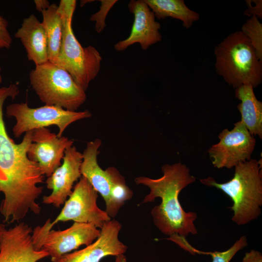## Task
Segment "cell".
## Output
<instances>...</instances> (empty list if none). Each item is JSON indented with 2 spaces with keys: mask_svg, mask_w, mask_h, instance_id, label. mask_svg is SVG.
<instances>
[{
  "mask_svg": "<svg viewBox=\"0 0 262 262\" xmlns=\"http://www.w3.org/2000/svg\"><path fill=\"white\" fill-rule=\"evenodd\" d=\"M19 93L16 84L0 88V193L4 195L0 213L7 223L22 220L29 212L40 213L41 208L36 200L43 189L38 185L43 182L45 177L38 164L27 155L32 143V131L26 132L18 144L6 131L3 104L7 98L14 100Z\"/></svg>",
  "mask_w": 262,
  "mask_h": 262,
  "instance_id": "6da1fadb",
  "label": "cell"
},
{
  "mask_svg": "<svg viewBox=\"0 0 262 262\" xmlns=\"http://www.w3.org/2000/svg\"><path fill=\"white\" fill-rule=\"evenodd\" d=\"M161 169L163 175L159 178L144 176L135 178L137 185L146 186L150 190L142 203L153 202L157 197L161 199V203L154 206L150 213L154 225L162 233L185 237L189 234H197L194 224L197 214L186 212L179 199L180 191L194 182L196 178L190 174L189 168L181 163L164 164Z\"/></svg>",
  "mask_w": 262,
  "mask_h": 262,
  "instance_id": "7a4b0ae2",
  "label": "cell"
},
{
  "mask_svg": "<svg viewBox=\"0 0 262 262\" xmlns=\"http://www.w3.org/2000/svg\"><path fill=\"white\" fill-rule=\"evenodd\" d=\"M233 178L225 183H217L213 178L200 179L205 185L223 191L232 200V220L245 225L258 218L262 205V171L260 161L251 159L235 167Z\"/></svg>",
  "mask_w": 262,
  "mask_h": 262,
  "instance_id": "3957f363",
  "label": "cell"
},
{
  "mask_svg": "<svg viewBox=\"0 0 262 262\" xmlns=\"http://www.w3.org/2000/svg\"><path fill=\"white\" fill-rule=\"evenodd\" d=\"M218 74L235 89L245 84L257 87L262 80V61L241 31L231 33L214 48Z\"/></svg>",
  "mask_w": 262,
  "mask_h": 262,
  "instance_id": "277c9868",
  "label": "cell"
},
{
  "mask_svg": "<svg viewBox=\"0 0 262 262\" xmlns=\"http://www.w3.org/2000/svg\"><path fill=\"white\" fill-rule=\"evenodd\" d=\"M76 6L75 0H61L58 5L63 16V30L59 53L54 64L66 71L86 91L100 70L102 58L95 47H82L75 36L72 21Z\"/></svg>",
  "mask_w": 262,
  "mask_h": 262,
  "instance_id": "5b68a950",
  "label": "cell"
},
{
  "mask_svg": "<svg viewBox=\"0 0 262 262\" xmlns=\"http://www.w3.org/2000/svg\"><path fill=\"white\" fill-rule=\"evenodd\" d=\"M29 79L33 89L45 105L77 111L86 100L85 91L71 75L49 61L36 66Z\"/></svg>",
  "mask_w": 262,
  "mask_h": 262,
  "instance_id": "8992f818",
  "label": "cell"
},
{
  "mask_svg": "<svg viewBox=\"0 0 262 262\" xmlns=\"http://www.w3.org/2000/svg\"><path fill=\"white\" fill-rule=\"evenodd\" d=\"M6 114L16 120L13 128V134L16 138H19L24 133L51 125L58 127L57 135L60 137L71 124L92 116L87 110L70 111L59 106L48 105L33 108L27 102L10 104L6 107Z\"/></svg>",
  "mask_w": 262,
  "mask_h": 262,
  "instance_id": "52a82bcc",
  "label": "cell"
},
{
  "mask_svg": "<svg viewBox=\"0 0 262 262\" xmlns=\"http://www.w3.org/2000/svg\"><path fill=\"white\" fill-rule=\"evenodd\" d=\"M100 231L93 224L78 222L65 229L56 230L49 227L47 220L33 229L32 237L34 249L47 252L51 262H55L80 246L92 243Z\"/></svg>",
  "mask_w": 262,
  "mask_h": 262,
  "instance_id": "ba28073f",
  "label": "cell"
},
{
  "mask_svg": "<svg viewBox=\"0 0 262 262\" xmlns=\"http://www.w3.org/2000/svg\"><path fill=\"white\" fill-rule=\"evenodd\" d=\"M98 193L87 179L82 176L73 187L72 192L64 203L59 214L49 226L53 227L60 222L73 221L74 222L88 223L98 228H102L106 222L111 220L105 211L97 205Z\"/></svg>",
  "mask_w": 262,
  "mask_h": 262,
  "instance_id": "9c48e42d",
  "label": "cell"
},
{
  "mask_svg": "<svg viewBox=\"0 0 262 262\" xmlns=\"http://www.w3.org/2000/svg\"><path fill=\"white\" fill-rule=\"evenodd\" d=\"M234 126L231 130L224 129L218 135L219 142L208 150L214 167L230 169L251 159L256 139L242 121L236 122Z\"/></svg>",
  "mask_w": 262,
  "mask_h": 262,
  "instance_id": "30bf717a",
  "label": "cell"
},
{
  "mask_svg": "<svg viewBox=\"0 0 262 262\" xmlns=\"http://www.w3.org/2000/svg\"><path fill=\"white\" fill-rule=\"evenodd\" d=\"M73 143L67 137H58L47 128L37 129L32 131L27 155L38 164L43 175L49 177L61 165L65 150Z\"/></svg>",
  "mask_w": 262,
  "mask_h": 262,
  "instance_id": "8fae6325",
  "label": "cell"
},
{
  "mask_svg": "<svg viewBox=\"0 0 262 262\" xmlns=\"http://www.w3.org/2000/svg\"><path fill=\"white\" fill-rule=\"evenodd\" d=\"M82 154L72 146L65 151L63 163L46 180L47 188L52 190L43 196L42 202L59 208L71 194L75 182L82 177L80 167Z\"/></svg>",
  "mask_w": 262,
  "mask_h": 262,
  "instance_id": "7c38bea8",
  "label": "cell"
},
{
  "mask_svg": "<svg viewBox=\"0 0 262 262\" xmlns=\"http://www.w3.org/2000/svg\"><path fill=\"white\" fill-rule=\"evenodd\" d=\"M121 228V224L114 219L106 222L92 243L83 249L63 255L55 262H99L107 256L124 254L128 246L118 238Z\"/></svg>",
  "mask_w": 262,
  "mask_h": 262,
  "instance_id": "4fadbf2b",
  "label": "cell"
},
{
  "mask_svg": "<svg viewBox=\"0 0 262 262\" xmlns=\"http://www.w3.org/2000/svg\"><path fill=\"white\" fill-rule=\"evenodd\" d=\"M129 11L134 16V21L129 36L114 46L117 51H124L134 43H139L143 50L160 42L162 35L159 32L160 23L144 0H131L128 4Z\"/></svg>",
  "mask_w": 262,
  "mask_h": 262,
  "instance_id": "5bb4252c",
  "label": "cell"
},
{
  "mask_svg": "<svg viewBox=\"0 0 262 262\" xmlns=\"http://www.w3.org/2000/svg\"><path fill=\"white\" fill-rule=\"evenodd\" d=\"M32 232L23 222L7 229L0 243V262H38L49 256L47 252L34 249Z\"/></svg>",
  "mask_w": 262,
  "mask_h": 262,
  "instance_id": "9a60e30c",
  "label": "cell"
},
{
  "mask_svg": "<svg viewBox=\"0 0 262 262\" xmlns=\"http://www.w3.org/2000/svg\"><path fill=\"white\" fill-rule=\"evenodd\" d=\"M101 144V140L98 138L87 143L82 153L80 170L82 176L85 177L94 189L102 196L105 202V212L107 213L111 207V183L106 169H102L98 162Z\"/></svg>",
  "mask_w": 262,
  "mask_h": 262,
  "instance_id": "2e32d148",
  "label": "cell"
},
{
  "mask_svg": "<svg viewBox=\"0 0 262 262\" xmlns=\"http://www.w3.org/2000/svg\"><path fill=\"white\" fill-rule=\"evenodd\" d=\"M15 37L20 40L28 60L33 62L35 66L49 61L45 30L42 22L34 15L23 19L21 27L15 33Z\"/></svg>",
  "mask_w": 262,
  "mask_h": 262,
  "instance_id": "e0dca14e",
  "label": "cell"
},
{
  "mask_svg": "<svg viewBox=\"0 0 262 262\" xmlns=\"http://www.w3.org/2000/svg\"><path fill=\"white\" fill-rule=\"evenodd\" d=\"M251 85L245 84L235 89V97L241 102L237 109L241 121L250 133L262 138V102L256 98Z\"/></svg>",
  "mask_w": 262,
  "mask_h": 262,
  "instance_id": "ac0fdd59",
  "label": "cell"
},
{
  "mask_svg": "<svg viewBox=\"0 0 262 262\" xmlns=\"http://www.w3.org/2000/svg\"><path fill=\"white\" fill-rule=\"evenodd\" d=\"M42 24L48 43L49 61L54 64L58 56L62 39L63 16L58 5L50 4L42 12Z\"/></svg>",
  "mask_w": 262,
  "mask_h": 262,
  "instance_id": "d6986e66",
  "label": "cell"
},
{
  "mask_svg": "<svg viewBox=\"0 0 262 262\" xmlns=\"http://www.w3.org/2000/svg\"><path fill=\"white\" fill-rule=\"evenodd\" d=\"M158 19L167 17L179 19L186 29L199 19V15L190 9L183 0H144Z\"/></svg>",
  "mask_w": 262,
  "mask_h": 262,
  "instance_id": "ffe728a7",
  "label": "cell"
},
{
  "mask_svg": "<svg viewBox=\"0 0 262 262\" xmlns=\"http://www.w3.org/2000/svg\"><path fill=\"white\" fill-rule=\"evenodd\" d=\"M111 183V207L107 213L111 218L117 214L126 201L131 198L132 190L127 185L125 178L114 166L106 169Z\"/></svg>",
  "mask_w": 262,
  "mask_h": 262,
  "instance_id": "44dd1931",
  "label": "cell"
},
{
  "mask_svg": "<svg viewBox=\"0 0 262 262\" xmlns=\"http://www.w3.org/2000/svg\"><path fill=\"white\" fill-rule=\"evenodd\" d=\"M241 31L248 38L258 58L262 61V24L256 16H251L242 27Z\"/></svg>",
  "mask_w": 262,
  "mask_h": 262,
  "instance_id": "7402d4cb",
  "label": "cell"
},
{
  "mask_svg": "<svg viewBox=\"0 0 262 262\" xmlns=\"http://www.w3.org/2000/svg\"><path fill=\"white\" fill-rule=\"evenodd\" d=\"M248 245L246 237L243 235L235 241L229 249L224 251L210 252L212 262H230L235 254Z\"/></svg>",
  "mask_w": 262,
  "mask_h": 262,
  "instance_id": "603a6c76",
  "label": "cell"
},
{
  "mask_svg": "<svg viewBox=\"0 0 262 262\" xmlns=\"http://www.w3.org/2000/svg\"><path fill=\"white\" fill-rule=\"evenodd\" d=\"M117 0H101L99 10L92 15L90 19L96 22L95 30L98 33H100L104 29L106 24L105 20L108 13Z\"/></svg>",
  "mask_w": 262,
  "mask_h": 262,
  "instance_id": "cb8c5ba5",
  "label": "cell"
},
{
  "mask_svg": "<svg viewBox=\"0 0 262 262\" xmlns=\"http://www.w3.org/2000/svg\"><path fill=\"white\" fill-rule=\"evenodd\" d=\"M8 21L0 15V49H9L12 39L7 30Z\"/></svg>",
  "mask_w": 262,
  "mask_h": 262,
  "instance_id": "d4e9b609",
  "label": "cell"
},
{
  "mask_svg": "<svg viewBox=\"0 0 262 262\" xmlns=\"http://www.w3.org/2000/svg\"><path fill=\"white\" fill-rule=\"evenodd\" d=\"M167 240L172 241L179 245L181 248L188 251L191 254L195 255L196 254L209 255L210 252L201 251L192 247L186 241L185 237L177 234L169 236Z\"/></svg>",
  "mask_w": 262,
  "mask_h": 262,
  "instance_id": "484cf974",
  "label": "cell"
},
{
  "mask_svg": "<svg viewBox=\"0 0 262 262\" xmlns=\"http://www.w3.org/2000/svg\"><path fill=\"white\" fill-rule=\"evenodd\" d=\"M246 0L247 9L245 11L244 14L247 16H256L258 18L262 17V0Z\"/></svg>",
  "mask_w": 262,
  "mask_h": 262,
  "instance_id": "4316f807",
  "label": "cell"
},
{
  "mask_svg": "<svg viewBox=\"0 0 262 262\" xmlns=\"http://www.w3.org/2000/svg\"><path fill=\"white\" fill-rule=\"evenodd\" d=\"M242 262H262V253L258 250L251 249L245 253Z\"/></svg>",
  "mask_w": 262,
  "mask_h": 262,
  "instance_id": "83f0119b",
  "label": "cell"
},
{
  "mask_svg": "<svg viewBox=\"0 0 262 262\" xmlns=\"http://www.w3.org/2000/svg\"><path fill=\"white\" fill-rule=\"evenodd\" d=\"M34 2L36 9L40 12L47 9L50 5L49 2L47 0H35Z\"/></svg>",
  "mask_w": 262,
  "mask_h": 262,
  "instance_id": "f1b7e54d",
  "label": "cell"
},
{
  "mask_svg": "<svg viewBox=\"0 0 262 262\" xmlns=\"http://www.w3.org/2000/svg\"><path fill=\"white\" fill-rule=\"evenodd\" d=\"M115 262H128L126 256L124 254L115 256Z\"/></svg>",
  "mask_w": 262,
  "mask_h": 262,
  "instance_id": "f546056e",
  "label": "cell"
},
{
  "mask_svg": "<svg viewBox=\"0 0 262 262\" xmlns=\"http://www.w3.org/2000/svg\"><path fill=\"white\" fill-rule=\"evenodd\" d=\"M6 229L5 225L0 223V243L3 235Z\"/></svg>",
  "mask_w": 262,
  "mask_h": 262,
  "instance_id": "4dcf8cb0",
  "label": "cell"
},
{
  "mask_svg": "<svg viewBox=\"0 0 262 262\" xmlns=\"http://www.w3.org/2000/svg\"><path fill=\"white\" fill-rule=\"evenodd\" d=\"M92 0H81V6H83L85 3L88 2L89 1H91Z\"/></svg>",
  "mask_w": 262,
  "mask_h": 262,
  "instance_id": "1f68e13d",
  "label": "cell"
},
{
  "mask_svg": "<svg viewBox=\"0 0 262 262\" xmlns=\"http://www.w3.org/2000/svg\"><path fill=\"white\" fill-rule=\"evenodd\" d=\"M0 71H1V67H0ZM2 77H1V75L0 74V83L2 82Z\"/></svg>",
  "mask_w": 262,
  "mask_h": 262,
  "instance_id": "d6a6232c",
  "label": "cell"
}]
</instances>
